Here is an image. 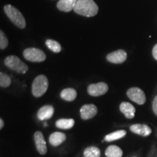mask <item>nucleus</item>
<instances>
[{
  "instance_id": "nucleus-25",
  "label": "nucleus",
  "mask_w": 157,
  "mask_h": 157,
  "mask_svg": "<svg viewBox=\"0 0 157 157\" xmlns=\"http://www.w3.org/2000/svg\"><path fill=\"white\" fill-rule=\"evenodd\" d=\"M152 54H153V56H154L155 60H157V44H155L154 48H153Z\"/></svg>"
},
{
  "instance_id": "nucleus-11",
  "label": "nucleus",
  "mask_w": 157,
  "mask_h": 157,
  "mask_svg": "<svg viewBox=\"0 0 157 157\" xmlns=\"http://www.w3.org/2000/svg\"><path fill=\"white\" fill-rule=\"evenodd\" d=\"M54 107L50 105H46L40 108L37 112V117L39 120L44 121L50 119L54 114Z\"/></svg>"
},
{
  "instance_id": "nucleus-6",
  "label": "nucleus",
  "mask_w": 157,
  "mask_h": 157,
  "mask_svg": "<svg viewBox=\"0 0 157 157\" xmlns=\"http://www.w3.org/2000/svg\"><path fill=\"white\" fill-rule=\"evenodd\" d=\"M127 95L131 101L137 103L138 105H143L146 101L145 93L139 87L129 88L127 92Z\"/></svg>"
},
{
  "instance_id": "nucleus-3",
  "label": "nucleus",
  "mask_w": 157,
  "mask_h": 157,
  "mask_svg": "<svg viewBox=\"0 0 157 157\" xmlns=\"http://www.w3.org/2000/svg\"><path fill=\"white\" fill-rule=\"evenodd\" d=\"M49 86L48 78L44 75H39L34 78L31 85V92L33 95L39 98L46 93Z\"/></svg>"
},
{
  "instance_id": "nucleus-10",
  "label": "nucleus",
  "mask_w": 157,
  "mask_h": 157,
  "mask_svg": "<svg viewBox=\"0 0 157 157\" xmlns=\"http://www.w3.org/2000/svg\"><path fill=\"white\" fill-rule=\"evenodd\" d=\"M34 138L36 148L38 152L42 155L46 154L47 151H48V148H47L46 141L44 140L42 132H40V131H37L34 133Z\"/></svg>"
},
{
  "instance_id": "nucleus-19",
  "label": "nucleus",
  "mask_w": 157,
  "mask_h": 157,
  "mask_svg": "<svg viewBox=\"0 0 157 157\" xmlns=\"http://www.w3.org/2000/svg\"><path fill=\"white\" fill-rule=\"evenodd\" d=\"M127 132L124 129H120V130L115 131V132L110 133L105 137L104 140L107 142H112V141L119 140V139L122 138L126 135Z\"/></svg>"
},
{
  "instance_id": "nucleus-27",
  "label": "nucleus",
  "mask_w": 157,
  "mask_h": 157,
  "mask_svg": "<svg viewBox=\"0 0 157 157\" xmlns=\"http://www.w3.org/2000/svg\"><path fill=\"white\" fill-rule=\"evenodd\" d=\"M134 157H135V156H134Z\"/></svg>"
},
{
  "instance_id": "nucleus-23",
  "label": "nucleus",
  "mask_w": 157,
  "mask_h": 157,
  "mask_svg": "<svg viewBox=\"0 0 157 157\" xmlns=\"http://www.w3.org/2000/svg\"><path fill=\"white\" fill-rule=\"evenodd\" d=\"M8 45V39L6 36L5 33L3 31H0V49L4 50Z\"/></svg>"
},
{
  "instance_id": "nucleus-15",
  "label": "nucleus",
  "mask_w": 157,
  "mask_h": 157,
  "mask_svg": "<svg viewBox=\"0 0 157 157\" xmlns=\"http://www.w3.org/2000/svg\"><path fill=\"white\" fill-rule=\"evenodd\" d=\"M66 140V135L63 132H56L49 137V142L52 146H58Z\"/></svg>"
},
{
  "instance_id": "nucleus-7",
  "label": "nucleus",
  "mask_w": 157,
  "mask_h": 157,
  "mask_svg": "<svg viewBox=\"0 0 157 157\" xmlns=\"http://www.w3.org/2000/svg\"><path fill=\"white\" fill-rule=\"evenodd\" d=\"M109 90V86L105 82H98L96 84H92L88 86L87 93L93 97H98L105 95Z\"/></svg>"
},
{
  "instance_id": "nucleus-17",
  "label": "nucleus",
  "mask_w": 157,
  "mask_h": 157,
  "mask_svg": "<svg viewBox=\"0 0 157 157\" xmlns=\"http://www.w3.org/2000/svg\"><path fill=\"white\" fill-rule=\"evenodd\" d=\"M75 121L73 119H60L56 122V126L59 129H69L74 127Z\"/></svg>"
},
{
  "instance_id": "nucleus-12",
  "label": "nucleus",
  "mask_w": 157,
  "mask_h": 157,
  "mask_svg": "<svg viewBox=\"0 0 157 157\" xmlns=\"http://www.w3.org/2000/svg\"><path fill=\"white\" fill-rule=\"evenodd\" d=\"M131 132H132L135 134L141 135V136H148L151 134V129L149 127L148 125L146 124H132L129 127Z\"/></svg>"
},
{
  "instance_id": "nucleus-2",
  "label": "nucleus",
  "mask_w": 157,
  "mask_h": 157,
  "mask_svg": "<svg viewBox=\"0 0 157 157\" xmlns=\"http://www.w3.org/2000/svg\"><path fill=\"white\" fill-rule=\"evenodd\" d=\"M4 10L9 17V19L18 28L23 29L25 28L26 23H25V17H23L22 13L20 12L14 6L11 5H7L4 7Z\"/></svg>"
},
{
  "instance_id": "nucleus-24",
  "label": "nucleus",
  "mask_w": 157,
  "mask_h": 157,
  "mask_svg": "<svg viewBox=\"0 0 157 157\" xmlns=\"http://www.w3.org/2000/svg\"><path fill=\"white\" fill-rule=\"evenodd\" d=\"M153 111H154V113L157 116V95L154 98V101H153Z\"/></svg>"
},
{
  "instance_id": "nucleus-18",
  "label": "nucleus",
  "mask_w": 157,
  "mask_h": 157,
  "mask_svg": "<svg viewBox=\"0 0 157 157\" xmlns=\"http://www.w3.org/2000/svg\"><path fill=\"white\" fill-rule=\"evenodd\" d=\"M105 154L107 157H121L123 155V151L119 146L112 145L108 147Z\"/></svg>"
},
{
  "instance_id": "nucleus-8",
  "label": "nucleus",
  "mask_w": 157,
  "mask_h": 157,
  "mask_svg": "<svg viewBox=\"0 0 157 157\" xmlns=\"http://www.w3.org/2000/svg\"><path fill=\"white\" fill-rule=\"evenodd\" d=\"M127 58V52L124 50H118L108 55L106 59L110 63L115 64H120L126 61Z\"/></svg>"
},
{
  "instance_id": "nucleus-13",
  "label": "nucleus",
  "mask_w": 157,
  "mask_h": 157,
  "mask_svg": "<svg viewBox=\"0 0 157 157\" xmlns=\"http://www.w3.org/2000/svg\"><path fill=\"white\" fill-rule=\"evenodd\" d=\"M77 1L78 0H59L57 3V7L60 11L69 13L71 10H74Z\"/></svg>"
},
{
  "instance_id": "nucleus-5",
  "label": "nucleus",
  "mask_w": 157,
  "mask_h": 157,
  "mask_svg": "<svg viewBox=\"0 0 157 157\" xmlns=\"http://www.w3.org/2000/svg\"><path fill=\"white\" fill-rule=\"evenodd\" d=\"M23 57L31 62L40 63L46 60V55L42 50L38 48H30L23 51Z\"/></svg>"
},
{
  "instance_id": "nucleus-1",
  "label": "nucleus",
  "mask_w": 157,
  "mask_h": 157,
  "mask_svg": "<svg viewBox=\"0 0 157 157\" xmlns=\"http://www.w3.org/2000/svg\"><path fill=\"white\" fill-rule=\"evenodd\" d=\"M74 11L84 17H93L98 14V7L93 0H78Z\"/></svg>"
},
{
  "instance_id": "nucleus-22",
  "label": "nucleus",
  "mask_w": 157,
  "mask_h": 157,
  "mask_svg": "<svg viewBox=\"0 0 157 157\" xmlns=\"http://www.w3.org/2000/svg\"><path fill=\"white\" fill-rule=\"evenodd\" d=\"M10 84V77L3 72H1L0 73V86H1V87H8Z\"/></svg>"
},
{
  "instance_id": "nucleus-26",
  "label": "nucleus",
  "mask_w": 157,
  "mask_h": 157,
  "mask_svg": "<svg viewBox=\"0 0 157 157\" xmlns=\"http://www.w3.org/2000/svg\"><path fill=\"white\" fill-rule=\"evenodd\" d=\"M4 127V121L2 119H0V129H2Z\"/></svg>"
},
{
  "instance_id": "nucleus-9",
  "label": "nucleus",
  "mask_w": 157,
  "mask_h": 157,
  "mask_svg": "<svg viewBox=\"0 0 157 157\" xmlns=\"http://www.w3.org/2000/svg\"><path fill=\"white\" fill-rule=\"evenodd\" d=\"M98 113V109L94 104H86L80 109V116L84 120L93 119Z\"/></svg>"
},
{
  "instance_id": "nucleus-20",
  "label": "nucleus",
  "mask_w": 157,
  "mask_h": 157,
  "mask_svg": "<svg viewBox=\"0 0 157 157\" xmlns=\"http://www.w3.org/2000/svg\"><path fill=\"white\" fill-rule=\"evenodd\" d=\"M84 157H100L101 156V151L96 146H90L84 149Z\"/></svg>"
},
{
  "instance_id": "nucleus-16",
  "label": "nucleus",
  "mask_w": 157,
  "mask_h": 157,
  "mask_svg": "<svg viewBox=\"0 0 157 157\" xmlns=\"http://www.w3.org/2000/svg\"><path fill=\"white\" fill-rule=\"evenodd\" d=\"M77 93L73 88H66L63 90L60 93V97L66 101H73L76 99Z\"/></svg>"
},
{
  "instance_id": "nucleus-14",
  "label": "nucleus",
  "mask_w": 157,
  "mask_h": 157,
  "mask_svg": "<svg viewBox=\"0 0 157 157\" xmlns=\"http://www.w3.org/2000/svg\"><path fill=\"white\" fill-rule=\"evenodd\" d=\"M121 112L127 119H133L135 114V108L128 102H122L119 106Z\"/></svg>"
},
{
  "instance_id": "nucleus-21",
  "label": "nucleus",
  "mask_w": 157,
  "mask_h": 157,
  "mask_svg": "<svg viewBox=\"0 0 157 157\" xmlns=\"http://www.w3.org/2000/svg\"><path fill=\"white\" fill-rule=\"evenodd\" d=\"M45 44H46L47 47L53 52L58 53L61 51V46L57 41L52 40V39H48Z\"/></svg>"
},
{
  "instance_id": "nucleus-4",
  "label": "nucleus",
  "mask_w": 157,
  "mask_h": 157,
  "mask_svg": "<svg viewBox=\"0 0 157 157\" xmlns=\"http://www.w3.org/2000/svg\"><path fill=\"white\" fill-rule=\"evenodd\" d=\"M5 64L7 67L19 74H24L29 70L28 66L15 56H7L5 60Z\"/></svg>"
}]
</instances>
